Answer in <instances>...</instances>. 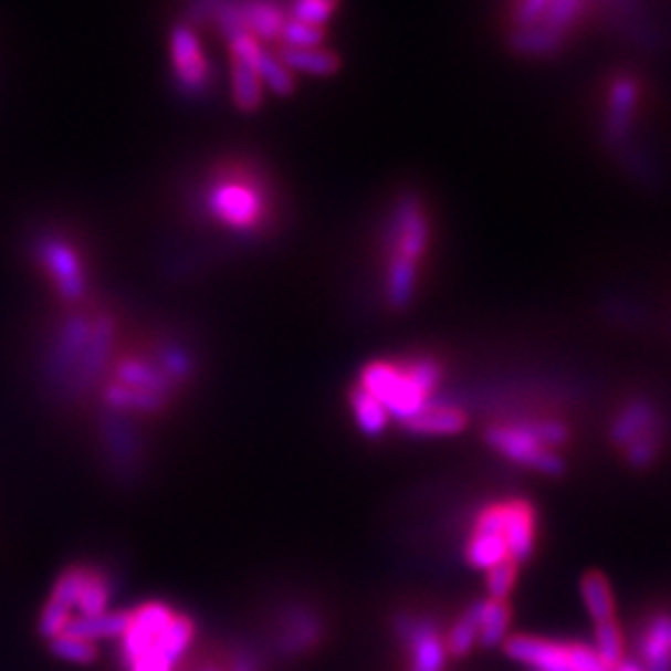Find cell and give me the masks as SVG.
<instances>
[{"label": "cell", "instance_id": "4316f807", "mask_svg": "<svg viewBox=\"0 0 671 671\" xmlns=\"http://www.w3.org/2000/svg\"><path fill=\"white\" fill-rule=\"evenodd\" d=\"M350 408H354V418L358 428L364 430L366 436L376 438L384 433V428L388 426V410L378 403L374 396H368L366 390H350Z\"/></svg>", "mask_w": 671, "mask_h": 671}, {"label": "cell", "instance_id": "7c38bea8", "mask_svg": "<svg viewBox=\"0 0 671 671\" xmlns=\"http://www.w3.org/2000/svg\"><path fill=\"white\" fill-rule=\"evenodd\" d=\"M639 103V85L632 77H617L612 87H609V99H607V123H605V137L609 145H622L627 143L629 127L637 113Z\"/></svg>", "mask_w": 671, "mask_h": 671}, {"label": "cell", "instance_id": "6da1fadb", "mask_svg": "<svg viewBox=\"0 0 671 671\" xmlns=\"http://www.w3.org/2000/svg\"><path fill=\"white\" fill-rule=\"evenodd\" d=\"M195 642V622L165 602H145L129 612L119 637L125 671H177Z\"/></svg>", "mask_w": 671, "mask_h": 671}, {"label": "cell", "instance_id": "cb8c5ba5", "mask_svg": "<svg viewBox=\"0 0 671 671\" xmlns=\"http://www.w3.org/2000/svg\"><path fill=\"white\" fill-rule=\"evenodd\" d=\"M289 70H302V73L308 75H334L340 60L332 50L324 48H312V50H286L282 48V53L276 55Z\"/></svg>", "mask_w": 671, "mask_h": 671}, {"label": "cell", "instance_id": "ffe728a7", "mask_svg": "<svg viewBox=\"0 0 671 671\" xmlns=\"http://www.w3.org/2000/svg\"><path fill=\"white\" fill-rule=\"evenodd\" d=\"M567 35H559L555 30H549L545 25H530V28H513L510 33V45H513L515 53L520 55H530V57H539V55H553L563 48Z\"/></svg>", "mask_w": 671, "mask_h": 671}, {"label": "cell", "instance_id": "ac0fdd59", "mask_svg": "<svg viewBox=\"0 0 671 671\" xmlns=\"http://www.w3.org/2000/svg\"><path fill=\"white\" fill-rule=\"evenodd\" d=\"M109 599H113V587H109V577L105 573H99V569H95V567H87L83 587H80L75 617L93 619V617L107 615L109 612Z\"/></svg>", "mask_w": 671, "mask_h": 671}, {"label": "cell", "instance_id": "44dd1931", "mask_svg": "<svg viewBox=\"0 0 671 671\" xmlns=\"http://www.w3.org/2000/svg\"><path fill=\"white\" fill-rule=\"evenodd\" d=\"M416 282H418V264L403 256H390L388 279H386L388 304L394 308H406L416 294Z\"/></svg>", "mask_w": 671, "mask_h": 671}, {"label": "cell", "instance_id": "d590c367", "mask_svg": "<svg viewBox=\"0 0 671 671\" xmlns=\"http://www.w3.org/2000/svg\"><path fill=\"white\" fill-rule=\"evenodd\" d=\"M336 3H322V0H304V3H296L292 8H286V13L292 20H298V23L314 25V28H324L328 23L332 13H336Z\"/></svg>", "mask_w": 671, "mask_h": 671}, {"label": "cell", "instance_id": "f35d334b", "mask_svg": "<svg viewBox=\"0 0 671 671\" xmlns=\"http://www.w3.org/2000/svg\"><path fill=\"white\" fill-rule=\"evenodd\" d=\"M612 671H644V669H642V664L637 662V659H629V657H627L625 662L619 664V667H615Z\"/></svg>", "mask_w": 671, "mask_h": 671}, {"label": "cell", "instance_id": "9c48e42d", "mask_svg": "<svg viewBox=\"0 0 671 671\" xmlns=\"http://www.w3.org/2000/svg\"><path fill=\"white\" fill-rule=\"evenodd\" d=\"M503 510H505L503 537L507 545V555L520 567L535 553L537 513L527 500H507V503H503Z\"/></svg>", "mask_w": 671, "mask_h": 671}, {"label": "cell", "instance_id": "d4e9b609", "mask_svg": "<svg viewBox=\"0 0 671 671\" xmlns=\"http://www.w3.org/2000/svg\"><path fill=\"white\" fill-rule=\"evenodd\" d=\"M480 612H483V599L470 605L465 612L455 619V625L450 627L445 647L453 657H468L473 652L480 637Z\"/></svg>", "mask_w": 671, "mask_h": 671}, {"label": "cell", "instance_id": "ba28073f", "mask_svg": "<svg viewBox=\"0 0 671 671\" xmlns=\"http://www.w3.org/2000/svg\"><path fill=\"white\" fill-rule=\"evenodd\" d=\"M428 247V222L423 214V207L416 197H406L398 205L394 222H390V252L394 256L410 259V262H420Z\"/></svg>", "mask_w": 671, "mask_h": 671}, {"label": "cell", "instance_id": "277c9868", "mask_svg": "<svg viewBox=\"0 0 671 671\" xmlns=\"http://www.w3.org/2000/svg\"><path fill=\"white\" fill-rule=\"evenodd\" d=\"M394 635L408 652V671H445L448 647L433 619L398 615L394 617Z\"/></svg>", "mask_w": 671, "mask_h": 671}, {"label": "cell", "instance_id": "f1b7e54d", "mask_svg": "<svg viewBox=\"0 0 671 671\" xmlns=\"http://www.w3.org/2000/svg\"><path fill=\"white\" fill-rule=\"evenodd\" d=\"M595 649L597 654L602 657V662L607 664V669L612 671L615 667H619L625 662V635L622 627H619L617 619H607V622L595 625Z\"/></svg>", "mask_w": 671, "mask_h": 671}, {"label": "cell", "instance_id": "74e56055", "mask_svg": "<svg viewBox=\"0 0 671 671\" xmlns=\"http://www.w3.org/2000/svg\"><path fill=\"white\" fill-rule=\"evenodd\" d=\"M262 669H264L262 657L249 652V649H239V652H234L232 659H229L224 671H262Z\"/></svg>", "mask_w": 671, "mask_h": 671}, {"label": "cell", "instance_id": "8992f818", "mask_svg": "<svg viewBox=\"0 0 671 671\" xmlns=\"http://www.w3.org/2000/svg\"><path fill=\"white\" fill-rule=\"evenodd\" d=\"M169 53H172V67L187 93H202L209 83V63L197 33L189 25H177L169 35Z\"/></svg>", "mask_w": 671, "mask_h": 671}, {"label": "cell", "instance_id": "5bb4252c", "mask_svg": "<svg viewBox=\"0 0 671 671\" xmlns=\"http://www.w3.org/2000/svg\"><path fill=\"white\" fill-rule=\"evenodd\" d=\"M403 426L416 436H455L468 426V416L453 406H426Z\"/></svg>", "mask_w": 671, "mask_h": 671}, {"label": "cell", "instance_id": "83f0119b", "mask_svg": "<svg viewBox=\"0 0 671 671\" xmlns=\"http://www.w3.org/2000/svg\"><path fill=\"white\" fill-rule=\"evenodd\" d=\"M105 400L109 408L117 410H137V413H155L165 406V396L149 394V390L127 388L119 384H109L105 390Z\"/></svg>", "mask_w": 671, "mask_h": 671}, {"label": "cell", "instance_id": "7402d4cb", "mask_svg": "<svg viewBox=\"0 0 671 671\" xmlns=\"http://www.w3.org/2000/svg\"><path fill=\"white\" fill-rule=\"evenodd\" d=\"M583 599L589 617L595 619V625L607 622V619H617V605H615V593L609 587L607 577L602 573H587L583 577Z\"/></svg>", "mask_w": 671, "mask_h": 671}, {"label": "cell", "instance_id": "836d02e7", "mask_svg": "<svg viewBox=\"0 0 671 671\" xmlns=\"http://www.w3.org/2000/svg\"><path fill=\"white\" fill-rule=\"evenodd\" d=\"M659 448H662V428L652 430V433H647V436H642L639 440H635L632 445H627L625 448L627 463L632 465V468H637V470L652 465L654 460H657Z\"/></svg>", "mask_w": 671, "mask_h": 671}, {"label": "cell", "instance_id": "603a6c76", "mask_svg": "<svg viewBox=\"0 0 671 671\" xmlns=\"http://www.w3.org/2000/svg\"><path fill=\"white\" fill-rule=\"evenodd\" d=\"M510 617H513V612H510L507 602H497V599H483L478 644H483L485 649L503 647L507 642Z\"/></svg>", "mask_w": 671, "mask_h": 671}, {"label": "cell", "instance_id": "52a82bcc", "mask_svg": "<svg viewBox=\"0 0 671 671\" xmlns=\"http://www.w3.org/2000/svg\"><path fill=\"white\" fill-rule=\"evenodd\" d=\"M324 637V622L322 617L312 612L308 607L294 605L286 607L284 615L279 617V627H276V652L284 657H298L314 649Z\"/></svg>", "mask_w": 671, "mask_h": 671}, {"label": "cell", "instance_id": "9a60e30c", "mask_svg": "<svg viewBox=\"0 0 671 671\" xmlns=\"http://www.w3.org/2000/svg\"><path fill=\"white\" fill-rule=\"evenodd\" d=\"M242 25L256 40H279L286 23V8L279 3H239Z\"/></svg>", "mask_w": 671, "mask_h": 671}, {"label": "cell", "instance_id": "484cf974", "mask_svg": "<svg viewBox=\"0 0 671 671\" xmlns=\"http://www.w3.org/2000/svg\"><path fill=\"white\" fill-rule=\"evenodd\" d=\"M232 95L237 107L244 109V113H254L264 99V85L259 80L256 70L237 63V60H232Z\"/></svg>", "mask_w": 671, "mask_h": 671}, {"label": "cell", "instance_id": "30bf717a", "mask_svg": "<svg viewBox=\"0 0 671 671\" xmlns=\"http://www.w3.org/2000/svg\"><path fill=\"white\" fill-rule=\"evenodd\" d=\"M637 662L644 671H671V612L642 619L637 632Z\"/></svg>", "mask_w": 671, "mask_h": 671}, {"label": "cell", "instance_id": "3957f363", "mask_svg": "<svg viewBox=\"0 0 671 671\" xmlns=\"http://www.w3.org/2000/svg\"><path fill=\"white\" fill-rule=\"evenodd\" d=\"M485 443L497 450L500 455L513 460L517 465H525L530 470L545 475H563L565 460L559 458L555 450H547L539 445L535 436L530 433L527 423L520 426H490L485 430Z\"/></svg>", "mask_w": 671, "mask_h": 671}, {"label": "cell", "instance_id": "d6986e66", "mask_svg": "<svg viewBox=\"0 0 671 671\" xmlns=\"http://www.w3.org/2000/svg\"><path fill=\"white\" fill-rule=\"evenodd\" d=\"M465 559L470 567L485 569V573L503 565L505 559H510L505 537L497 533H478V530H470V537L465 543Z\"/></svg>", "mask_w": 671, "mask_h": 671}, {"label": "cell", "instance_id": "e575fe53", "mask_svg": "<svg viewBox=\"0 0 671 671\" xmlns=\"http://www.w3.org/2000/svg\"><path fill=\"white\" fill-rule=\"evenodd\" d=\"M406 376L413 380V384L423 390L426 396L433 394V388L440 384V376H443V368H440L438 360L433 358H416L410 360L408 366H403Z\"/></svg>", "mask_w": 671, "mask_h": 671}, {"label": "cell", "instance_id": "2e32d148", "mask_svg": "<svg viewBox=\"0 0 671 671\" xmlns=\"http://www.w3.org/2000/svg\"><path fill=\"white\" fill-rule=\"evenodd\" d=\"M127 625H129V612H125V609H109V612L103 617H93V619L75 617L73 622L65 627L63 635L77 637L90 644L99 642V639H117L119 642V637L125 635Z\"/></svg>", "mask_w": 671, "mask_h": 671}, {"label": "cell", "instance_id": "8fae6325", "mask_svg": "<svg viewBox=\"0 0 671 671\" xmlns=\"http://www.w3.org/2000/svg\"><path fill=\"white\" fill-rule=\"evenodd\" d=\"M505 647V654L513 662L530 667L533 671H569L567 659V642H553V639L539 637H510Z\"/></svg>", "mask_w": 671, "mask_h": 671}, {"label": "cell", "instance_id": "8d00e7d4", "mask_svg": "<svg viewBox=\"0 0 671 671\" xmlns=\"http://www.w3.org/2000/svg\"><path fill=\"white\" fill-rule=\"evenodd\" d=\"M530 433L535 436L539 445H545L547 450H555L559 445H565L569 440V430L557 423V420H537V423H527Z\"/></svg>", "mask_w": 671, "mask_h": 671}, {"label": "cell", "instance_id": "1f68e13d", "mask_svg": "<svg viewBox=\"0 0 671 671\" xmlns=\"http://www.w3.org/2000/svg\"><path fill=\"white\" fill-rule=\"evenodd\" d=\"M324 38H326L324 35V28H314V25L298 23V20H292L289 15H286V23H284L282 35H279V40H282L286 50L322 48Z\"/></svg>", "mask_w": 671, "mask_h": 671}, {"label": "cell", "instance_id": "4dcf8cb0", "mask_svg": "<svg viewBox=\"0 0 671 671\" xmlns=\"http://www.w3.org/2000/svg\"><path fill=\"white\" fill-rule=\"evenodd\" d=\"M48 647H50V652H53V657L63 659V662H67V664L85 667V664H93L97 659V647L83 642V639H77V637L60 635L55 639H50Z\"/></svg>", "mask_w": 671, "mask_h": 671}, {"label": "cell", "instance_id": "7a4b0ae2", "mask_svg": "<svg viewBox=\"0 0 671 671\" xmlns=\"http://www.w3.org/2000/svg\"><path fill=\"white\" fill-rule=\"evenodd\" d=\"M207 209L217 222L237 232H249L264 222L266 205L256 189L244 179H224L209 189Z\"/></svg>", "mask_w": 671, "mask_h": 671}, {"label": "cell", "instance_id": "e0dca14e", "mask_svg": "<svg viewBox=\"0 0 671 671\" xmlns=\"http://www.w3.org/2000/svg\"><path fill=\"white\" fill-rule=\"evenodd\" d=\"M113 384L137 388V390H149V394L157 396H167L172 380H169L165 376V370H159L155 364H147L143 358H125L115 370Z\"/></svg>", "mask_w": 671, "mask_h": 671}, {"label": "cell", "instance_id": "4fadbf2b", "mask_svg": "<svg viewBox=\"0 0 671 671\" xmlns=\"http://www.w3.org/2000/svg\"><path fill=\"white\" fill-rule=\"evenodd\" d=\"M659 428L662 426H659L657 408L649 403V400H632V403L625 406L622 413L615 418L612 428H609V440L619 448H627L632 445L635 440Z\"/></svg>", "mask_w": 671, "mask_h": 671}, {"label": "cell", "instance_id": "f546056e", "mask_svg": "<svg viewBox=\"0 0 671 671\" xmlns=\"http://www.w3.org/2000/svg\"><path fill=\"white\" fill-rule=\"evenodd\" d=\"M254 70H256L259 80H262V85L272 87L276 95L294 93V73L282 63V60L274 57L272 53H266V50H262V55H259Z\"/></svg>", "mask_w": 671, "mask_h": 671}, {"label": "cell", "instance_id": "5b68a950", "mask_svg": "<svg viewBox=\"0 0 671 671\" xmlns=\"http://www.w3.org/2000/svg\"><path fill=\"white\" fill-rule=\"evenodd\" d=\"M35 259L43 266L48 282L53 284L63 302H80L87 294V274L83 259L60 237H43L35 247Z\"/></svg>", "mask_w": 671, "mask_h": 671}, {"label": "cell", "instance_id": "d6a6232c", "mask_svg": "<svg viewBox=\"0 0 671 671\" xmlns=\"http://www.w3.org/2000/svg\"><path fill=\"white\" fill-rule=\"evenodd\" d=\"M517 569L520 567L513 563V559H505L503 565L487 569V577H485L487 599H497V602H505L507 595L513 593V587L517 583Z\"/></svg>", "mask_w": 671, "mask_h": 671}]
</instances>
